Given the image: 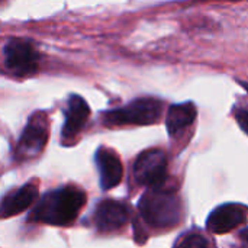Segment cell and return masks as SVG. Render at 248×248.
<instances>
[{"label": "cell", "mask_w": 248, "mask_h": 248, "mask_svg": "<svg viewBox=\"0 0 248 248\" xmlns=\"http://www.w3.org/2000/svg\"><path fill=\"white\" fill-rule=\"evenodd\" d=\"M89 116H90V108L87 102L78 94H71L67 103L65 119L62 125V140L64 141L73 140L84 128Z\"/></svg>", "instance_id": "10"}, {"label": "cell", "mask_w": 248, "mask_h": 248, "mask_svg": "<svg viewBox=\"0 0 248 248\" xmlns=\"http://www.w3.org/2000/svg\"><path fill=\"white\" fill-rule=\"evenodd\" d=\"M129 221V209L116 201H102L94 211V224L100 232H113Z\"/></svg>", "instance_id": "8"}, {"label": "cell", "mask_w": 248, "mask_h": 248, "mask_svg": "<svg viewBox=\"0 0 248 248\" xmlns=\"http://www.w3.org/2000/svg\"><path fill=\"white\" fill-rule=\"evenodd\" d=\"M138 211L141 218L151 227L169 228L182 219V202L176 192L160 189H148L140 199Z\"/></svg>", "instance_id": "2"}, {"label": "cell", "mask_w": 248, "mask_h": 248, "mask_svg": "<svg viewBox=\"0 0 248 248\" xmlns=\"http://www.w3.org/2000/svg\"><path fill=\"white\" fill-rule=\"evenodd\" d=\"M86 203V193L76 186H64L48 192L33 208L31 221L67 227L71 225Z\"/></svg>", "instance_id": "1"}, {"label": "cell", "mask_w": 248, "mask_h": 248, "mask_svg": "<svg viewBox=\"0 0 248 248\" xmlns=\"http://www.w3.org/2000/svg\"><path fill=\"white\" fill-rule=\"evenodd\" d=\"M174 248H209V243L201 234H186L176 243Z\"/></svg>", "instance_id": "13"}, {"label": "cell", "mask_w": 248, "mask_h": 248, "mask_svg": "<svg viewBox=\"0 0 248 248\" xmlns=\"http://www.w3.org/2000/svg\"><path fill=\"white\" fill-rule=\"evenodd\" d=\"M241 238H243L246 243H248V228H246V230L241 232Z\"/></svg>", "instance_id": "15"}, {"label": "cell", "mask_w": 248, "mask_h": 248, "mask_svg": "<svg viewBox=\"0 0 248 248\" xmlns=\"http://www.w3.org/2000/svg\"><path fill=\"white\" fill-rule=\"evenodd\" d=\"M134 177L138 185L160 189L167 179V157L161 150H148L138 155L134 164Z\"/></svg>", "instance_id": "5"}, {"label": "cell", "mask_w": 248, "mask_h": 248, "mask_svg": "<svg viewBox=\"0 0 248 248\" xmlns=\"http://www.w3.org/2000/svg\"><path fill=\"white\" fill-rule=\"evenodd\" d=\"M196 106L192 102L186 103H179V105H171L169 112H167V119H166V126L167 131L171 137L180 134L185 131L187 126L193 124L196 119Z\"/></svg>", "instance_id": "12"}, {"label": "cell", "mask_w": 248, "mask_h": 248, "mask_svg": "<svg viewBox=\"0 0 248 248\" xmlns=\"http://www.w3.org/2000/svg\"><path fill=\"white\" fill-rule=\"evenodd\" d=\"M163 105L153 97L135 99L126 106L105 112L103 122L106 125H151L161 116Z\"/></svg>", "instance_id": "3"}, {"label": "cell", "mask_w": 248, "mask_h": 248, "mask_svg": "<svg viewBox=\"0 0 248 248\" xmlns=\"http://www.w3.org/2000/svg\"><path fill=\"white\" fill-rule=\"evenodd\" d=\"M241 84H243V86H244V87L248 90V83H241Z\"/></svg>", "instance_id": "16"}, {"label": "cell", "mask_w": 248, "mask_h": 248, "mask_svg": "<svg viewBox=\"0 0 248 248\" xmlns=\"http://www.w3.org/2000/svg\"><path fill=\"white\" fill-rule=\"evenodd\" d=\"M3 52L4 65L12 74L17 77H26L38 71L39 52L32 42L26 39L13 38L7 41Z\"/></svg>", "instance_id": "4"}, {"label": "cell", "mask_w": 248, "mask_h": 248, "mask_svg": "<svg viewBox=\"0 0 248 248\" xmlns=\"http://www.w3.org/2000/svg\"><path fill=\"white\" fill-rule=\"evenodd\" d=\"M38 199V186L35 183H26L22 187L7 193L0 201V219L22 214L32 206Z\"/></svg>", "instance_id": "9"}, {"label": "cell", "mask_w": 248, "mask_h": 248, "mask_svg": "<svg viewBox=\"0 0 248 248\" xmlns=\"http://www.w3.org/2000/svg\"><path fill=\"white\" fill-rule=\"evenodd\" d=\"M48 141V124L46 118L41 113L32 116L25 126L20 140L17 142L15 157L19 161H25L39 155Z\"/></svg>", "instance_id": "6"}, {"label": "cell", "mask_w": 248, "mask_h": 248, "mask_svg": "<svg viewBox=\"0 0 248 248\" xmlns=\"http://www.w3.org/2000/svg\"><path fill=\"white\" fill-rule=\"evenodd\" d=\"M235 119L238 122V125L241 126V129L248 134V110L246 109H237L235 110Z\"/></svg>", "instance_id": "14"}, {"label": "cell", "mask_w": 248, "mask_h": 248, "mask_svg": "<svg viewBox=\"0 0 248 248\" xmlns=\"http://www.w3.org/2000/svg\"><path fill=\"white\" fill-rule=\"evenodd\" d=\"M96 164L100 176V186L103 190L116 187L124 176V167L119 157L108 148H99L96 153Z\"/></svg>", "instance_id": "11"}, {"label": "cell", "mask_w": 248, "mask_h": 248, "mask_svg": "<svg viewBox=\"0 0 248 248\" xmlns=\"http://www.w3.org/2000/svg\"><path fill=\"white\" fill-rule=\"evenodd\" d=\"M248 206L243 203H225L214 209L206 221V228L212 234H225L246 224Z\"/></svg>", "instance_id": "7"}]
</instances>
